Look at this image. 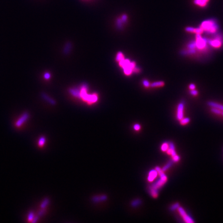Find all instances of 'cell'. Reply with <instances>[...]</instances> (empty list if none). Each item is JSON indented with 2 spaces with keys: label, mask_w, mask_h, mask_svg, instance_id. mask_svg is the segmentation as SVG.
<instances>
[{
  "label": "cell",
  "mask_w": 223,
  "mask_h": 223,
  "mask_svg": "<svg viewBox=\"0 0 223 223\" xmlns=\"http://www.w3.org/2000/svg\"><path fill=\"white\" fill-rule=\"evenodd\" d=\"M80 98L86 101L87 103L89 104L96 102L98 100V95L96 94L89 95L87 92V86L83 85L81 87L80 90Z\"/></svg>",
  "instance_id": "obj_1"
},
{
  "label": "cell",
  "mask_w": 223,
  "mask_h": 223,
  "mask_svg": "<svg viewBox=\"0 0 223 223\" xmlns=\"http://www.w3.org/2000/svg\"><path fill=\"white\" fill-rule=\"evenodd\" d=\"M200 26L203 29V31L206 32L208 34L214 33L219 28V25L216 22L212 19L203 21L201 23Z\"/></svg>",
  "instance_id": "obj_2"
},
{
  "label": "cell",
  "mask_w": 223,
  "mask_h": 223,
  "mask_svg": "<svg viewBox=\"0 0 223 223\" xmlns=\"http://www.w3.org/2000/svg\"><path fill=\"white\" fill-rule=\"evenodd\" d=\"M208 39L206 38H202L201 34H196V46L198 49L201 50L206 47Z\"/></svg>",
  "instance_id": "obj_3"
},
{
  "label": "cell",
  "mask_w": 223,
  "mask_h": 223,
  "mask_svg": "<svg viewBox=\"0 0 223 223\" xmlns=\"http://www.w3.org/2000/svg\"><path fill=\"white\" fill-rule=\"evenodd\" d=\"M178 210L179 213H180V215L183 217V220L185 221V222L186 223H193L195 222V221L193 220V219H192V218L187 214V213L186 212V211L185 210V209H184L182 207H180V206L178 208Z\"/></svg>",
  "instance_id": "obj_4"
},
{
  "label": "cell",
  "mask_w": 223,
  "mask_h": 223,
  "mask_svg": "<svg viewBox=\"0 0 223 223\" xmlns=\"http://www.w3.org/2000/svg\"><path fill=\"white\" fill-rule=\"evenodd\" d=\"M166 182L167 181L164 180L160 177V178H159L156 182H154L152 184V185L150 186V187L159 190L160 188H161L166 183Z\"/></svg>",
  "instance_id": "obj_5"
},
{
  "label": "cell",
  "mask_w": 223,
  "mask_h": 223,
  "mask_svg": "<svg viewBox=\"0 0 223 223\" xmlns=\"http://www.w3.org/2000/svg\"><path fill=\"white\" fill-rule=\"evenodd\" d=\"M184 107H185V103H184L183 102H181L178 105L177 112V119L179 120H181L183 118Z\"/></svg>",
  "instance_id": "obj_6"
},
{
  "label": "cell",
  "mask_w": 223,
  "mask_h": 223,
  "mask_svg": "<svg viewBox=\"0 0 223 223\" xmlns=\"http://www.w3.org/2000/svg\"><path fill=\"white\" fill-rule=\"evenodd\" d=\"M29 114L27 113H25L23 114L20 117H19L17 121L16 122L15 125L17 127H20V126L23 124L25 123V121H26L28 118H29Z\"/></svg>",
  "instance_id": "obj_7"
},
{
  "label": "cell",
  "mask_w": 223,
  "mask_h": 223,
  "mask_svg": "<svg viewBox=\"0 0 223 223\" xmlns=\"http://www.w3.org/2000/svg\"><path fill=\"white\" fill-rule=\"evenodd\" d=\"M158 174V172L157 171L156 169H151V170L149 172V173H148V181H149V182L153 181L154 179H156V178L157 177Z\"/></svg>",
  "instance_id": "obj_8"
},
{
  "label": "cell",
  "mask_w": 223,
  "mask_h": 223,
  "mask_svg": "<svg viewBox=\"0 0 223 223\" xmlns=\"http://www.w3.org/2000/svg\"><path fill=\"white\" fill-rule=\"evenodd\" d=\"M210 0H194V3L196 5L201 7H205L207 6Z\"/></svg>",
  "instance_id": "obj_9"
},
{
  "label": "cell",
  "mask_w": 223,
  "mask_h": 223,
  "mask_svg": "<svg viewBox=\"0 0 223 223\" xmlns=\"http://www.w3.org/2000/svg\"><path fill=\"white\" fill-rule=\"evenodd\" d=\"M208 42L212 47L216 48L221 47L222 45V42L219 39H215L213 40H209Z\"/></svg>",
  "instance_id": "obj_10"
},
{
  "label": "cell",
  "mask_w": 223,
  "mask_h": 223,
  "mask_svg": "<svg viewBox=\"0 0 223 223\" xmlns=\"http://www.w3.org/2000/svg\"><path fill=\"white\" fill-rule=\"evenodd\" d=\"M207 104L211 108H215L221 110L222 111H223V105L213 101H208L207 102Z\"/></svg>",
  "instance_id": "obj_11"
},
{
  "label": "cell",
  "mask_w": 223,
  "mask_h": 223,
  "mask_svg": "<svg viewBox=\"0 0 223 223\" xmlns=\"http://www.w3.org/2000/svg\"><path fill=\"white\" fill-rule=\"evenodd\" d=\"M107 199V196L106 195H100L95 196L92 198V200L94 202H99L101 201H104Z\"/></svg>",
  "instance_id": "obj_12"
},
{
  "label": "cell",
  "mask_w": 223,
  "mask_h": 223,
  "mask_svg": "<svg viewBox=\"0 0 223 223\" xmlns=\"http://www.w3.org/2000/svg\"><path fill=\"white\" fill-rule=\"evenodd\" d=\"M149 191L150 195H151L152 197H153L154 198L158 197V194H159V193H158L159 190H156V189H154V188H152L151 187H149Z\"/></svg>",
  "instance_id": "obj_13"
},
{
  "label": "cell",
  "mask_w": 223,
  "mask_h": 223,
  "mask_svg": "<svg viewBox=\"0 0 223 223\" xmlns=\"http://www.w3.org/2000/svg\"><path fill=\"white\" fill-rule=\"evenodd\" d=\"M70 93L75 97L80 98V90L76 88H71L69 89Z\"/></svg>",
  "instance_id": "obj_14"
},
{
  "label": "cell",
  "mask_w": 223,
  "mask_h": 223,
  "mask_svg": "<svg viewBox=\"0 0 223 223\" xmlns=\"http://www.w3.org/2000/svg\"><path fill=\"white\" fill-rule=\"evenodd\" d=\"M168 144H169V148H170V149L171 150V154L172 155V157L175 156L176 155H177V153L175 150V147H174V144L172 142H171L168 143Z\"/></svg>",
  "instance_id": "obj_15"
},
{
  "label": "cell",
  "mask_w": 223,
  "mask_h": 223,
  "mask_svg": "<svg viewBox=\"0 0 223 223\" xmlns=\"http://www.w3.org/2000/svg\"><path fill=\"white\" fill-rule=\"evenodd\" d=\"M165 83L163 81H157L154 82L153 83L150 84V87H162L164 86Z\"/></svg>",
  "instance_id": "obj_16"
},
{
  "label": "cell",
  "mask_w": 223,
  "mask_h": 223,
  "mask_svg": "<svg viewBox=\"0 0 223 223\" xmlns=\"http://www.w3.org/2000/svg\"><path fill=\"white\" fill-rule=\"evenodd\" d=\"M173 163H174V162L173 161V160H171V161H169L165 165V166H163V167L162 168V171L164 172L166 171L167 169H168L169 168H171L172 167V166L173 165Z\"/></svg>",
  "instance_id": "obj_17"
},
{
  "label": "cell",
  "mask_w": 223,
  "mask_h": 223,
  "mask_svg": "<svg viewBox=\"0 0 223 223\" xmlns=\"http://www.w3.org/2000/svg\"><path fill=\"white\" fill-rule=\"evenodd\" d=\"M124 56L123 53L122 52H119L117 53V55H116V61L118 62H119L120 61L124 60Z\"/></svg>",
  "instance_id": "obj_18"
},
{
  "label": "cell",
  "mask_w": 223,
  "mask_h": 223,
  "mask_svg": "<svg viewBox=\"0 0 223 223\" xmlns=\"http://www.w3.org/2000/svg\"><path fill=\"white\" fill-rule=\"evenodd\" d=\"M42 97H43V99H45V100L48 101V102H50V103H51L52 104H55V102L54 100H53L52 99L50 98L48 96L47 94H42Z\"/></svg>",
  "instance_id": "obj_19"
},
{
  "label": "cell",
  "mask_w": 223,
  "mask_h": 223,
  "mask_svg": "<svg viewBox=\"0 0 223 223\" xmlns=\"http://www.w3.org/2000/svg\"><path fill=\"white\" fill-rule=\"evenodd\" d=\"M141 202H142L141 200L139 199H135L132 201L131 206L133 207H136L141 204Z\"/></svg>",
  "instance_id": "obj_20"
},
{
  "label": "cell",
  "mask_w": 223,
  "mask_h": 223,
  "mask_svg": "<svg viewBox=\"0 0 223 223\" xmlns=\"http://www.w3.org/2000/svg\"><path fill=\"white\" fill-rule=\"evenodd\" d=\"M190 119L188 117L183 118L181 120H180V123L181 125H186L190 123Z\"/></svg>",
  "instance_id": "obj_21"
},
{
  "label": "cell",
  "mask_w": 223,
  "mask_h": 223,
  "mask_svg": "<svg viewBox=\"0 0 223 223\" xmlns=\"http://www.w3.org/2000/svg\"><path fill=\"white\" fill-rule=\"evenodd\" d=\"M179 207H180V204H179L178 202H176L171 206V207L169 208V210H170L171 211H173L174 210L178 209Z\"/></svg>",
  "instance_id": "obj_22"
},
{
  "label": "cell",
  "mask_w": 223,
  "mask_h": 223,
  "mask_svg": "<svg viewBox=\"0 0 223 223\" xmlns=\"http://www.w3.org/2000/svg\"><path fill=\"white\" fill-rule=\"evenodd\" d=\"M169 148V144L167 143H164L161 146V149L162 151H166Z\"/></svg>",
  "instance_id": "obj_23"
},
{
  "label": "cell",
  "mask_w": 223,
  "mask_h": 223,
  "mask_svg": "<svg viewBox=\"0 0 223 223\" xmlns=\"http://www.w3.org/2000/svg\"><path fill=\"white\" fill-rule=\"evenodd\" d=\"M211 112L214 113L215 114H217V115H221L222 114V112L221 110L218 109L217 108H212L211 109Z\"/></svg>",
  "instance_id": "obj_24"
},
{
  "label": "cell",
  "mask_w": 223,
  "mask_h": 223,
  "mask_svg": "<svg viewBox=\"0 0 223 223\" xmlns=\"http://www.w3.org/2000/svg\"><path fill=\"white\" fill-rule=\"evenodd\" d=\"M185 30H186V31L187 32L195 33V30H196V28L191 27V26H187V27H186Z\"/></svg>",
  "instance_id": "obj_25"
},
{
  "label": "cell",
  "mask_w": 223,
  "mask_h": 223,
  "mask_svg": "<svg viewBox=\"0 0 223 223\" xmlns=\"http://www.w3.org/2000/svg\"><path fill=\"white\" fill-rule=\"evenodd\" d=\"M187 47L189 49H194V48L195 47H196L195 41H193V42H190L187 45Z\"/></svg>",
  "instance_id": "obj_26"
},
{
  "label": "cell",
  "mask_w": 223,
  "mask_h": 223,
  "mask_svg": "<svg viewBox=\"0 0 223 223\" xmlns=\"http://www.w3.org/2000/svg\"><path fill=\"white\" fill-rule=\"evenodd\" d=\"M45 138L44 137H41L39 140V142H38V145L40 147H42L43 146V145H44L45 143Z\"/></svg>",
  "instance_id": "obj_27"
},
{
  "label": "cell",
  "mask_w": 223,
  "mask_h": 223,
  "mask_svg": "<svg viewBox=\"0 0 223 223\" xmlns=\"http://www.w3.org/2000/svg\"><path fill=\"white\" fill-rule=\"evenodd\" d=\"M204 32L203 30V29L200 26L198 28H196V30H195V33L196 34H201Z\"/></svg>",
  "instance_id": "obj_28"
},
{
  "label": "cell",
  "mask_w": 223,
  "mask_h": 223,
  "mask_svg": "<svg viewBox=\"0 0 223 223\" xmlns=\"http://www.w3.org/2000/svg\"><path fill=\"white\" fill-rule=\"evenodd\" d=\"M43 77H44V79L46 80H49L51 78V74L50 72H45L44 74H43Z\"/></svg>",
  "instance_id": "obj_29"
},
{
  "label": "cell",
  "mask_w": 223,
  "mask_h": 223,
  "mask_svg": "<svg viewBox=\"0 0 223 223\" xmlns=\"http://www.w3.org/2000/svg\"><path fill=\"white\" fill-rule=\"evenodd\" d=\"M172 158H173L172 160H173V161L174 162H177L180 160V157H179L178 155H177V154L175 156H174V157H173Z\"/></svg>",
  "instance_id": "obj_30"
},
{
  "label": "cell",
  "mask_w": 223,
  "mask_h": 223,
  "mask_svg": "<svg viewBox=\"0 0 223 223\" xmlns=\"http://www.w3.org/2000/svg\"><path fill=\"white\" fill-rule=\"evenodd\" d=\"M143 84L144 86L145 87H149V86H150V84L148 80H143Z\"/></svg>",
  "instance_id": "obj_31"
},
{
  "label": "cell",
  "mask_w": 223,
  "mask_h": 223,
  "mask_svg": "<svg viewBox=\"0 0 223 223\" xmlns=\"http://www.w3.org/2000/svg\"><path fill=\"white\" fill-rule=\"evenodd\" d=\"M190 94L192 95V96H197L198 94V92L197 90H196L195 89H193V90H191V91H190Z\"/></svg>",
  "instance_id": "obj_32"
},
{
  "label": "cell",
  "mask_w": 223,
  "mask_h": 223,
  "mask_svg": "<svg viewBox=\"0 0 223 223\" xmlns=\"http://www.w3.org/2000/svg\"><path fill=\"white\" fill-rule=\"evenodd\" d=\"M133 128L135 130H136V131H138L140 129V125L137 124H135L134 125V127H133Z\"/></svg>",
  "instance_id": "obj_33"
},
{
  "label": "cell",
  "mask_w": 223,
  "mask_h": 223,
  "mask_svg": "<svg viewBox=\"0 0 223 223\" xmlns=\"http://www.w3.org/2000/svg\"><path fill=\"white\" fill-rule=\"evenodd\" d=\"M196 88V86L194 84H190V85H189V88H190L191 90H193V89H195Z\"/></svg>",
  "instance_id": "obj_34"
},
{
  "label": "cell",
  "mask_w": 223,
  "mask_h": 223,
  "mask_svg": "<svg viewBox=\"0 0 223 223\" xmlns=\"http://www.w3.org/2000/svg\"><path fill=\"white\" fill-rule=\"evenodd\" d=\"M222 114V115L223 116V111H222V114Z\"/></svg>",
  "instance_id": "obj_35"
}]
</instances>
